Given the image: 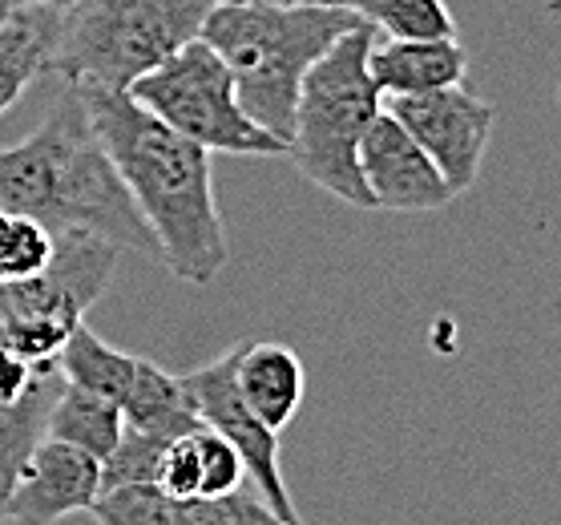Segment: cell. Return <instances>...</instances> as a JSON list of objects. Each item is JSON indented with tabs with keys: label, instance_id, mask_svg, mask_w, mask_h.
I'll list each match as a JSON object with an SVG mask.
<instances>
[{
	"label": "cell",
	"instance_id": "1",
	"mask_svg": "<svg viewBox=\"0 0 561 525\" xmlns=\"http://www.w3.org/2000/svg\"><path fill=\"white\" fill-rule=\"evenodd\" d=\"M69 85V81H65ZM93 134L114 158L117 174L134 194L141 218L182 283H215L230 259L227 227L215 198L210 150L182 138L162 117H153L126 90L73 85Z\"/></svg>",
	"mask_w": 561,
	"mask_h": 525
},
{
	"label": "cell",
	"instance_id": "2",
	"mask_svg": "<svg viewBox=\"0 0 561 525\" xmlns=\"http://www.w3.org/2000/svg\"><path fill=\"white\" fill-rule=\"evenodd\" d=\"M0 206L37 218L53 235H93L117 251L162 263V247L93 134L73 85H65L25 141L0 146Z\"/></svg>",
	"mask_w": 561,
	"mask_h": 525
},
{
	"label": "cell",
	"instance_id": "3",
	"mask_svg": "<svg viewBox=\"0 0 561 525\" xmlns=\"http://www.w3.org/2000/svg\"><path fill=\"white\" fill-rule=\"evenodd\" d=\"M368 16L352 9L279 4V0H218L198 37L227 61L239 102L275 138H291L295 102L307 69Z\"/></svg>",
	"mask_w": 561,
	"mask_h": 525
},
{
	"label": "cell",
	"instance_id": "4",
	"mask_svg": "<svg viewBox=\"0 0 561 525\" xmlns=\"http://www.w3.org/2000/svg\"><path fill=\"white\" fill-rule=\"evenodd\" d=\"M371 37V21H359L307 69L287 138L295 170L323 194L359 210H376L359 174V141L383 105L368 73Z\"/></svg>",
	"mask_w": 561,
	"mask_h": 525
},
{
	"label": "cell",
	"instance_id": "5",
	"mask_svg": "<svg viewBox=\"0 0 561 525\" xmlns=\"http://www.w3.org/2000/svg\"><path fill=\"white\" fill-rule=\"evenodd\" d=\"M218 0H77L57 16L49 73L69 85L129 90L203 33Z\"/></svg>",
	"mask_w": 561,
	"mask_h": 525
},
{
	"label": "cell",
	"instance_id": "6",
	"mask_svg": "<svg viewBox=\"0 0 561 525\" xmlns=\"http://www.w3.org/2000/svg\"><path fill=\"white\" fill-rule=\"evenodd\" d=\"M129 98L162 117L182 138L198 141L210 155H247V158H279L287 141L263 129L247 114L234 90L227 61L203 37L186 41L162 65L141 73L129 85Z\"/></svg>",
	"mask_w": 561,
	"mask_h": 525
},
{
	"label": "cell",
	"instance_id": "7",
	"mask_svg": "<svg viewBox=\"0 0 561 525\" xmlns=\"http://www.w3.org/2000/svg\"><path fill=\"white\" fill-rule=\"evenodd\" d=\"M117 255L93 235H57L45 271L0 283V347L28 364H57L69 332L114 279Z\"/></svg>",
	"mask_w": 561,
	"mask_h": 525
},
{
	"label": "cell",
	"instance_id": "8",
	"mask_svg": "<svg viewBox=\"0 0 561 525\" xmlns=\"http://www.w3.org/2000/svg\"><path fill=\"white\" fill-rule=\"evenodd\" d=\"M234 359H239V344L222 352L218 359H210V364H203V368L182 372V392L191 400V409L198 412V421L210 424L215 433H222L230 445L239 448V457L247 465V481L271 505L275 522L295 525L299 522V510L291 505V493L283 486L279 433L267 429L255 412L247 409L243 392L234 385Z\"/></svg>",
	"mask_w": 561,
	"mask_h": 525
},
{
	"label": "cell",
	"instance_id": "9",
	"mask_svg": "<svg viewBox=\"0 0 561 525\" xmlns=\"http://www.w3.org/2000/svg\"><path fill=\"white\" fill-rule=\"evenodd\" d=\"M383 110L421 141L424 155L433 158L440 179L448 182V191L465 194L477 186L489 134H493V117H497L485 98L465 90V81H460V85H445V90L383 98Z\"/></svg>",
	"mask_w": 561,
	"mask_h": 525
},
{
	"label": "cell",
	"instance_id": "10",
	"mask_svg": "<svg viewBox=\"0 0 561 525\" xmlns=\"http://www.w3.org/2000/svg\"><path fill=\"white\" fill-rule=\"evenodd\" d=\"M102 493V461L85 448L41 436L0 505V522L49 525L73 513H90Z\"/></svg>",
	"mask_w": 561,
	"mask_h": 525
},
{
	"label": "cell",
	"instance_id": "11",
	"mask_svg": "<svg viewBox=\"0 0 561 525\" xmlns=\"http://www.w3.org/2000/svg\"><path fill=\"white\" fill-rule=\"evenodd\" d=\"M359 174L376 210H440L457 198L421 141L383 105L359 141Z\"/></svg>",
	"mask_w": 561,
	"mask_h": 525
},
{
	"label": "cell",
	"instance_id": "12",
	"mask_svg": "<svg viewBox=\"0 0 561 525\" xmlns=\"http://www.w3.org/2000/svg\"><path fill=\"white\" fill-rule=\"evenodd\" d=\"M90 517L102 525H251L275 522L259 493L234 489L227 498H174L162 486H114L102 489Z\"/></svg>",
	"mask_w": 561,
	"mask_h": 525
},
{
	"label": "cell",
	"instance_id": "13",
	"mask_svg": "<svg viewBox=\"0 0 561 525\" xmlns=\"http://www.w3.org/2000/svg\"><path fill=\"white\" fill-rule=\"evenodd\" d=\"M368 73L380 98L445 90L469 78V49L457 37L400 41L376 33L368 45Z\"/></svg>",
	"mask_w": 561,
	"mask_h": 525
},
{
	"label": "cell",
	"instance_id": "14",
	"mask_svg": "<svg viewBox=\"0 0 561 525\" xmlns=\"http://www.w3.org/2000/svg\"><path fill=\"white\" fill-rule=\"evenodd\" d=\"M234 385L243 392L247 409L255 412L267 429L283 433L295 421L299 404H304L307 376L291 347L243 340L239 344V359H234Z\"/></svg>",
	"mask_w": 561,
	"mask_h": 525
},
{
	"label": "cell",
	"instance_id": "15",
	"mask_svg": "<svg viewBox=\"0 0 561 525\" xmlns=\"http://www.w3.org/2000/svg\"><path fill=\"white\" fill-rule=\"evenodd\" d=\"M57 16L61 9H21L0 21V114L13 110L41 73H49Z\"/></svg>",
	"mask_w": 561,
	"mask_h": 525
},
{
	"label": "cell",
	"instance_id": "16",
	"mask_svg": "<svg viewBox=\"0 0 561 525\" xmlns=\"http://www.w3.org/2000/svg\"><path fill=\"white\" fill-rule=\"evenodd\" d=\"M122 416H126L129 429L167 436V441L186 433V429H194V424H203L198 412L191 409L186 392H182L179 376L167 368H158L153 359H138L134 380H129L126 397H122Z\"/></svg>",
	"mask_w": 561,
	"mask_h": 525
},
{
	"label": "cell",
	"instance_id": "17",
	"mask_svg": "<svg viewBox=\"0 0 561 525\" xmlns=\"http://www.w3.org/2000/svg\"><path fill=\"white\" fill-rule=\"evenodd\" d=\"M126 429V416H122V404L102 392H90V388L65 385L57 392L49 409V421H45V436L53 441H65L73 448H85L90 457L102 461L105 453L117 445V436Z\"/></svg>",
	"mask_w": 561,
	"mask_h": 525
},
{
	"label": "cell",
	"instance_id": "18",
	"mask_svg": "<svg viewBox=\"0 0 561 525\" xmlns=\"http://www.w3.org/2000/svg\"><path fill=\"white\" fill-rule=\"evenodd\" d=\"M57 368H61L65 385L90 388V392H102V397L122 404L129 380H134V368H138V356L117 352L114 344H105L102 335L81 320L73 332H69V340H65L61 356H57Z\"/></svg>",
	"mask_w": 561,
	"mask_h": 525
},
{
	"label": "cell",
	"instance_id": "19",
	"mask_svg": "<svg viewBox=\"0 0 561 525\" xmlns=\"http://www.w3.org/2000/svg\"><path fill=\"white\" fill-rule=\"evenodd\" d=\"M371 28L380 37L400 41H440L457 37V21L445 0H371L368 13Z\"/></svg>",
	"mask_w": 561,
	"mask_h": 525
},
{
	"label": "cell",
	"instance_id": "20",
	"mask_svg": "<svg viewBox=\"0 0 561 525\" xmlns=\"http://www.w3.org/2000/svg\"><path fill=\"white\" fill-rule=\"evenodd\" d=\"M53 243L57 235L41 227L37 218L0 206V283L28 279L45 271V263L53 259Z\"/></svg>",
	"mask_w": 561,
	"mask_h": 525
},
{
	"label": "cell",
	"instance_id": "21",
	"mask_svg": "<svg viewBox=\"0 0 561 525\" xmlns=\"http://www.w3.org/2000/svg\"><path fill=\"white\" fill-rule=\"evenodd\" d=\"M77 0H0V21L21 13V9H69Z\"/></svg>",
	"mask_w": 561,
	"mask_h": 525
},
{
	"label": "cell",
	"instance_id": "22",
	"mask_svg": "<svg viewBox=\"0 0 561 525\" xmlns=\"http://www.w3.org/2000/svg\"><path fill=\"white\" fill-rule=\"evenodd\" d=\"M279 4H319V9H352V13H368L371 0H279Z\"/></svg>",
	"mask_w": 561,
	"mask_h": 525
},
{
	"label": "cell",
	"instance_id": "23",
	"mask_svg": "<svg viewBox=\"0 0 561 525\" xmlns=\"http://www.w3.org/2000/svg\"><path fill=\"white\" fill-rule=\"evenodd\" d=\"M546 13L549 16H561V0H546Z\"/></svg>",
	"mask_w": 561,
	"mask_h": 525
},
{
	"label": "cell",
	"instance_id": "24",
	"mask_svg": "<svg viewBox=\"0 0 561 525\" xmlns=\"http://www.w3.org/2000/svg\"><path fill=\"white\" fill-rule=\"evenodd\" d=\"M558 105H561V85H558Z\"/></svg>",
	"mask_w": 561,
	"mask_h": 525
}]
</instances>
